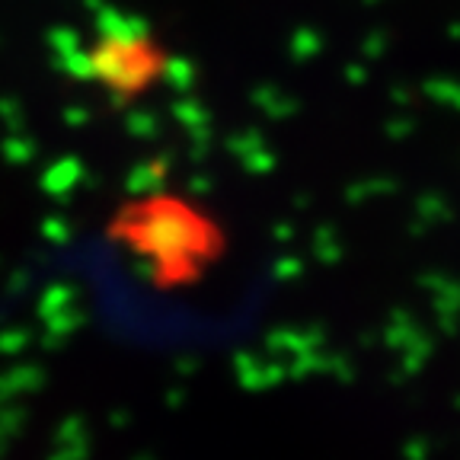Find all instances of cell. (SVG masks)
I'll list each match as a JSON object with an SVG mask.
<instances>
[{
    "instance_id": "cell-1",
    "label": "cell",
    "mask_w": 460,
    "mask_h": 460,
    "mask_svg": "<svg viewBox=\"0 0 460 460\" xmlns=\"http://www.w3.org/2000/svg\"><path fill=\"white\" fill-rule=\"evenodd\" d=\"M93 65L106 84L137 90L151 77V45L131 32H109L93 49Z\"/></svg>"
}]
</instances>
